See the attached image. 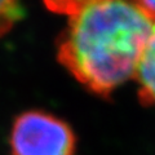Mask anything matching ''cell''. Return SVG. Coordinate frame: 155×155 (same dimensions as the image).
Listing matches in <instances>:
<instances>
[{"label":"cell","instance_id":"cell-1","mask_svg":"<svg viewBox=\"0 0 155 155\" xmlns=\"http://www.w3.org/2000/svg\"><path fill=\"white\" fill-rule=\"evenodd\" d=\"M155 22L132 0H96L70 16L58 62L76 81L107 97L137 69Z\"/></svg>","mask_w":155,"mask_h":155},{"label":"cell","instance_id":"cell-6","mask_svg":"<svg viewBox=\"0 0 155 155\" xmlns=\"http://www.w3.org/2000/svg\"><path fill=\"white\" fill-rule=\"evenodd\" d=\"M132 2L155 22V0H132Z\"/></svg>","mask_w":155,"mask_h":155},{"label":"cell","instance_id":"cell-5","mask_svg":"<svg viewBox=\"0 0 155 155\" xmlns=\"http://www.w3.org/2000/svg\"><path fill=\"white\" fill-rule=\"evenodd\" d=\"M43 2L51 12L70 17L96 0H43Z\"/></svg>","mask_w":155,"mask_h":155},{"label":"cell","instance_id":"cell-4","mask_svg":"<svg viewBox=\"0 0 155 155\" xmlns=\"http://www.w3.org/2000/svg\"><path fill=\"white\" fill-rule=\"evenodd\" d=\"M22 13L19 0H0V38L12 30L22 18Z\"/></svg>","mask_w":155,"mask_h":155},{"label":"cell","instance_id":"cell-3","mask_svg":"<svg viewBox=\"0 0 155 155\" xmlns=\"http://www.w3.org/2000/svg\"><path fill=\"white\" fill-rule=\"evenodd\" d=\"M134 76L138 81V96L143 105H155V25L140 57Z\"/></svg>","mask_w":155,"mask_h":155},{"label":"cell","instance_id":"cell-2","mask_svg":"<svg viewBox=\"0 0 155 155\" xmlns=\"http://www.w3.org/2000/svg\"><path fill=\"white\" fill-rule=\"evenodd\" d=\"M9 146L11 155H75L76 136L65 120L31 110L14 120Z\"/></svg>","mask_w":155,"mask_h":155}]
</instances>
